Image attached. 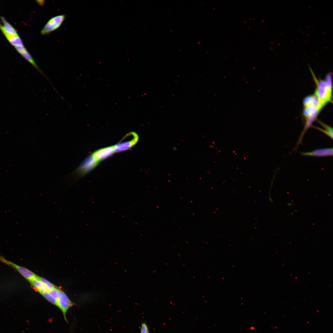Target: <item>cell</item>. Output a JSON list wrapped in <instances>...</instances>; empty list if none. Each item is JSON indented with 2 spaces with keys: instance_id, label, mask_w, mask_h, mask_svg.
Returning <instances> with one entry per match:
<instances>
[{
  "instance_id": "obj_1",
  "label": "cell",
  "mask_w": 333,
  "mask_h": 333,
  "mask_svg": "<svg viewBox=\"0 0 333 333\" xmlns=\"http://www.w3.org/2000/svg\"><path fill=\"white\" fill-rule=\"evenodd\" d=\"M138 134L133 132L127 134L117 143L113 146L115 152L129 150L136 144L138 140Z\"/></svg>"
},
{
  "instance_id": "obj_2",
  "label": "cell",
  "mask_w": 333,
  "mask_h": 333,
  "mask_svg": "<svg viewBox=\"0 0 333 333\" xmlns=\"http://www.w3.org/2000/svg\"><path fill=\"white\" fill-rule=\"evenodd\" d=\"M317 88L315 94L325 105L332 99V89L329 88L325 80L315 79Z\"/></svg>"
},
{
  "instance_id": "obj_3",
  "label": "cell",
  "mask_w": 333,
  "mask_h": 333,
  "mask_svg": "<svg viewBox=\"0 0 333 333\" xmlns=\"http://www.w3.org/2000/svg\"><path fill=\"white\" fill-rule=\"evenodd\" d=\"M66 18L65 14L58 15L50 19L42 29V35L48 34L58 29L62 25Z\"/></svg>"
},
{
  "instance_id": "obj_4",
  "label": "cell",
  "mask_w": 333,
  "mask_h": 333,
  "mask_svg": "<svg viewBox=\"0 0 333 333\" xmlns=\"http://www.w3.org/2000/svg\"><path fill=\"white\" fill-rule=\"evenodd\" d=\"M0 261L16 269L29 282L37 278L38 276L31 271L7 260L2 257L0 256Z\"/></svg>"
},
{
  "instance_id": "obj_5",
  "label": "cell",
  "mask_w": 333,
  "mask_h": 333,
  "mask_svg": "<svg viewBox=\"0 0 333 333\" xmlns=\"http://www.w3.org/2000/svg\"><path fill=\"white\" fill-rule=\"evenodd\" d=\"M59 292L57 306L62 312L65 320L68 322L66 317L67 313L69 309L74 305V304L63 291L59 289Z\"/></svg>"
},
{
  "instance_id": "obj_6",
  "label": "cell",
  "mask_w": 333,
  "mask_h": 333,
  "mask_svg": "<svg viewBox=\"0 0 333 333\" xmlns=\"http://www.w3.org/2000/svg\"><path fill=\"white\" fill-rule=\"evenodd\" d=\"M99 162L92 154L86 158L78 168L77 172L80 176L83 175L93 170Z\"/></svg>"
},
{
  "instance_id": "obj_7",
  "label": "cell",
  "mask_w": 333,
  "mask_h": 333,
  "mask_svg": "<svg viewBox=\"0 0 333 333\" xmlns=\"http://www.w3.org/2000/svg\"><path fill=\"white\" fill-rule=\"evenodd\" d=\"M17 51L25 60L30 63L42 75L46 78L51 85H52L49 79L39 67L31 54L24 46L19 47L18 48Z\"/></svg>"
},
{
  "instance_id": "obj_8",
  "label": "cell",
  "mask_w": 333,
  "mask_h": 333,
  "mask_svg": "<svg viewBox=\"0 0 333 333\" xmlns=\"http://www.w3.org/2000/svg\"><path fill=\"white\" fill-rule=\"evenodd\" d=\"M115 152L113 146H109L99 149L92 154L99 162L108 158Z\"/></svg>"
},
{
  "instance_id": "obj_9",
  "label": "cell",
  "mask_w": 333,
  "mask_h": 333,
  "mask_svg": "<svg viewBox=\"0 0 333 333\" xmlns=\"http://www.w3.org/2000/svg\"><path fill=\"white\" fill-rule=\"evenodd\" d=\"M301 154L304 156H326L333 155V148H326L314 150L312 151L303 152Z\"/></svg>"
},
{
  "instance_id": "obj_10",
  "label": "cell",
  "mask_w": 333,
  "mask_h": 333,
  "mask_svg": "<svg viewBox=\"0 0 333 333\" xmlns=\"http://www.w3.org/2000/svg\"><path fill=\"white\" fill-rule=\"evenodd\" d=\"M1 19L3 25L0 23V29L2 32L6 33L13 35H18L15 28L2 17H1Z\"/></svg>"
},
{
  "instance_id": "obj_11",
  "label": "cell",
  "mask_w": 333,
  "mask_h": 333,
  "mask_svg": "<svg viewBox=\"0 0 333 333\" xmlns=\"http://www.w3.org/2000/svg\"><path fill=\"white\" fill-rule=\"evenodd\" d=\"M30 282L40 294L48 291L44 284L37 278L31 281Z\"/></svg>"
},
{
  "instance_id": "obj_12",
  "label": "cell",
  "mask_w": 333,
  "mask_h": 333,
  "mask_svg": "<svg viewBox=\"0 0 333 333\" xmlns=\"http://www.w3.org/2000/svg\"><path fill=\"white\" fill-rule=\"evenodd\" d=\"M319 123L320 125L323 126L325 129V130L320 129V128H318L317 127L316 128L323 133L327 135L328 136L331 138H333V129L332 128L329 126L319 121Z\"/></svg>"
},
{
  "instance_id": "obj_13",
  "label": "cell",
  "mask_w": 333,
  "mask_h": 333,
  "mask_svg": "<svg viewBox=\"0 0 333 333\" xmlns=\"http://www.w3.org/2000/svg\"><path fill=\"white\" fill-rule=\"evenodd\" d=\"M40 294L49 302L56 306H57V300L53 297L48 291Z\"/></svg>"
},
{
  "instance_id": "obj_14",
  "label": "cell",
  "mask_w": 333,
  "mask_h": 333,
  "mask_svg": "<svg viewBox=\"0 0 333 333\" xmlns=\"http://www.w3.org/2000/svg\"><path fill=\"white\" fill-rule=\"evenodd\" d=\"M9 41L14 47L23 45L22 39L18 35L14 36Z\"/></svg>"
},
{
  "instance_id": "obj_15",
  "label": "cell",
  "mask_w": 333,
  "mask_h": 333,
  "mask_svg": "<svg viewBox=\"0 0 333 333\" xmlns=\"http://www.w3.org/2000/svg\"><path fill=\"white\" fill-rule=\"evenodd\" d=\"M37 278L40 280L45 286L48 291L55 287V286L45 279L38 276Z\"/></svg>"
},
{
  "instance_id": "obj_16",
  "label": "cell",
  "mask_w": 333,
  "mask_h": 333,
  "mask_svg": "<svg viewBox=\"0 0 333 333\" xmlns=\"http://www.w3.org/2000/svg\"><path fill=\"white\" fill-rule=\"evenodd\" d=\"M59 289L55 287L52 289L48 290V292L53 297L57 300L59 295Z\"/></svg>"
},
{
  "instance_id": "obj_17",
  "label": "cell",
  "mask_w": 333,
  "mask_h": 333,
  "mask_svg": "<svg viewBox=\"0 0 333 333\" xmlns=\"http://www.w3.org/2000/svg\"><path fill=\"white\" fill-rule=\"evenodd\" d=\"M141 333H149L148 327L145 323H143L142 325Z\"/></svg>"
}]
</instances>
